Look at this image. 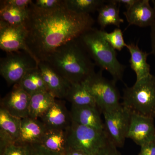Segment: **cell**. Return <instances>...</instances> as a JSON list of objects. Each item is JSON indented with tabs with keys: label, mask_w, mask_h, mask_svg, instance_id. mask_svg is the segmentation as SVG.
I'll return each mask as SVG.
<instances>
[{
	"label": "cell",
	"mask_w": 155,
	"mask_h": 155,
	"mask_svg": "<svg viewBox=\"0 0 155 155\" xmlns=\"http://www.w3.org/2000/svg\"><path fill=\"white\" fill-rule=\"evenodd\" d=\"M69 113L72 122L97 130H105L101 112L97 107L72 105Z\"/></svg>",
	"instance_id": "9a60e30c"
},
{
	"label": "cell",
	"mask_w": 155,
	"mask_h": 155,
	"mask_svg": "<svg viewBox=\"0 0 155 155\" xmlns=\"http://www.w3.org/2000/svg\"><path fill=\"white\" fill-rule=\"evenodd\" d=\"M47 62L70 84L82 83L95 73V64L79 38L58 48L48 58Z\"/></svg>",
	"instance_id": "7a4b0ae2"
},
{
	"label": "cell",
	"mask_w": 155,
	"mask_h": 155,
	"mask_svg": "<svg viewBox=\"0 0 155 155\" xmlns=\"http://www.w3.org/2000/svg\"><path fill=\"white\" fill-rule=\"evenodd\" d=\"M64 0H36L33 3L37 7L43 10H49L56 8L62 5Z\"/></svg>",
	"instance_id": "f1b7e54d"
},
{
	"label": "cell",
	"mask_w": 155,
	"mask_h": 155,
	"mask_svg": "<svg viewBox=\"0 0 155 155\" xmlns=\"http://www.w3.org/2000/svg\"><path fill=\"white\" fill-rule=\"evenodd\" d=\"M96 155H122L118 149L109 139L107 144L101 149Z\"/></svg>",
	"instance_id": "4dcf8cb0"
},
{
	"label": "cell",
	"mask_w": 155,
	"mask_h": 155,
	"mask_svg": "<svg viewBox=\"0 0 155 155\" xmlns=\"http://www.w3.org/2000/svg\"><path fill=\"white\" fill-rule=\"evenodd\" d=\"M65 99L69 101L72 105L97 107L93 97L82 83L71 84Z\"/></svg>",
	"instance_id": "7402d4cb"
},
{
	"label": "cell",
	"mask_w": 155,
	"mask_h": 155,
	"mask_svg": "<svg viewBox=\"0 0 155 155\" xmlns=\"http://www.w3.org/2000/svg\"><path fill=\"white\" fill-rule=\"evenodd\" d=\"M122 107L130 114L155 119V76L151 74L123 90Z\"/></svg>",
	"instance_id": "277c9868"
},
{
	"label": "cell",
	"mask_w": 155,
	"mask_h": 155,
	"mask_svg": "<svg viewBox=\"0 0 155 155\" xmlns=\"http://www.w3.org/2000/svg\"><path fill=\"white\" fill-rule=\"evenodd\" d=\"M0 155H27L25 145L13 143L6 147Z\"/></svg>",
	"instance_id": "83f0119b"
},
{
	"label": "cell",
	"mask_w": 155,
	"mask_h": 155,
	"mask_svg": "<svg viewBox=\"0 0 155 155\" xmlns=\"http://www.w3.org/2000/svg\"><path fill=\"white\" fill-rule=\"evenodd\" d=\"M31 95L19 83L14 84L13 89L1 101V107L12 116L20 119L29 117Z\"/></svg>",
	"instance_id": "30bf717a"
},
{
	"label": "cell",
	"mask_w": 155,
	"mask_h": 155,
	"mask_svg": "<svg viewBox=\"0 0 155 155\" xmlns=\"http://www.w3.org/2000/svg\"><path fill=\"white\" fill-rule=\"evenodd\" d=\"M26 37L24 25L12 26L0 23V48L6 52L23 51L33 57L26 45Z\"/></svg>",
	"instance_id": "9c48e42d"
},
{
	"label": "cell",
	"mask_w": 155,
	"mask_h": 155,
	"mask_svg": "<svg viewBox=\"0 0 155 155\" xmlns=\"http://www.w3.org/2000/svg\"><path fill=\"white\" fill-rule=\"evenodd\" d=\"M102 114L105 131L108 139L118 148L122 147L127 138L130 113L122 105L116 110Z\"/></svg>",
	"instance_id": "ba28073f"
},
{
	"label": "cell",
	"mask_w": 155,
	"mask_h": 155,
	"mask_svg": "<svg viewBox=\"0 0 155 155\" xmlns=\"http://www.w3.org/2000/svg\"><path fill=\"white\" fill-rule=\"evenodd\" d=\"M64 155H88L82 151L68 147Z\"/></svg>",
	"instance_id": "836d02e7"
},
{
	"label": "cell",
	"mask_w": 155,
	"mask_h": 155,
	"mask_svg": "<svg viewBox=\"0 0 155 155\" xmlns=\"http://www.w3.org/2000/svg\"><path fill=\"white\" fill-rule=\"evenodd\" d=\"M79 39L95 65L107 71L116 82L122 81L126 67L119 62L116 50L103 37L101 30L92 28Z\"/></svg>",
	"instance_id": "3957f363"
},
{
	"label": "cell",
	"mask_w": 155,
	"mask_h": 155,
	"mask_svg": "<svg viewBox=\"0 0 155 155\" xmlns=\"http://www.w3.org/2000/svg\"><path fill=\"white\" fill-rule=\"evenodd\" d=\"M40 119L47 129H67L72 122L65 103L60 100L56 99Z\"/></svg>",
	"instance_id": "5bb4252c"
},
{
	"label": "cell",
	"mask_w": 155,
	"mask_h": 155,
	"mask_svg": "<svg viewBox=\"0 0 155 155\" xmlns=\"http://www.w3.org/2000/svg\"><path fill=\"white\" fill-rule=\"evenodd\" d=\"M154 7L150 5L149 0H137L136 2L123 13L128 26L148 27L155 22V2L152 1Z\"/></svg>",
	"instance_id": "7c38bea8"
},
{
	"label": "cell",
	"mask_w": 155,
	"mask_h": 155,
	"mask_svg": "<svg viewBox=\"0 0 155 155\" xmlns=\"http://www.w3.org/2000/svg\"><path fill=\"white\" fill-rule=\"evenodd\" d=\"M140 147L138 155H155V140Z\"/></svg>",
	"instance_id": "1f68e13d"
},
{
	"label": "cell",
	"mask_w": 155,
	"mask_h": 155,
	"mask_svg": "<svg viewBox=\"0 0 155 155\" xmlns=\"http://www.w3.org/2000/svg\"><path fill=\"white\" fill-rule=\"evenodd\" d=\"M56 99V98L48 91L38 92L31 95L29 117L34 119H40Z\"/></svg>",
	"instance_id": "44dd1931"
},
{
	"label": "cell",
	"mask_w": 155,
	"mask_h": 155,
	"mask_svg": "<svg viewBox=\"0 0 155 155\" xmlns=\"http://www.w3.org/2000/svg\"><path fill=\"white\" fill-rule=\"evenodd\" d=\"M28 8H18L11 6L0 8V23L9 25H23L28 19Z\"/></svg>",
	"instance_id": "603a6c76"
},
{
	"label": "cell",
	"mask_w": 155,
	"mask_h": 155,
	"mask_svg": "<svg viewBox=\"0 0 155 155\" xmlns=\"http://www.w3.org/2000/svg\"><path fill=\"white\" fill-rule=\"evenodd\" d=\"M38 67L48 91L56 98L65 99L71 84L47 62H39Z\"/></svg>",
	"instance_id": "4fadbf2b"
},
{
	"label": "cell",
	"mask_w": 155,
	"mask_h": 155,
	"mask_svg": "<svg viewBox=\"0 0 155 155\" xmlns=\"http://www.w3.org/2000/svg\"><path fill=\"white\" fill-rule=\"evenodd\" d=\"M47 128L41 120L30 117L21 119L20 136L17 143H41Z\"/></svg>",
	"instance_id": "2e32d148"
},
{
	"label": "cell",
	"mask_w": 155,
	"mask_h": 155,
	"mask_svg": "<svg viewBox=\"0 0 155 155\" xmlns=\"http://www.w3.org/2000/svg\"><path fill=\"white\" fill-rule=\"evenodd\" d=\"M101 31L103 37L114 49L121 51L126 47L127 44L125 42L123 32L120 28H116L110 32Z\"/></svg>",
	"instance_id": "484cf974"
},
{
	"label": "cell",
	"mask_w": 155,
	"mask_h": 155,
	"mask_svg": "<svg viewBox=\"0 0 155 155\" xmlns=\"http://www.w3.org/2000/svg\"><path fill=\"white\" fill-rule=\"evenodd\" d=\"M103 70L95 72L83 83L95 101L101 113L114 110L120 107L121 96L116 81L109 80L103 75Z\"/></svg>",
	"instance_id": "5b68a950"
},
{
	"label": "cell",
	"mask_w": 155,
	"mask_h": 155,
	"mask_svg": "<svg viewBox=\"0 0 155 155\" xmlns=\"http://www.w3.org/2000/svg\"><path fill=\"white\" fill-rule=\"evenodd\" d=\"M27 155H58L46 148L41 143L25 145Z\"/></svg>",
	"instance_id": "4316f807"
},
{
	"label": "cell",
	"mask_w": 155,
	"mask_h": 155,
	"mask_svg": "<svg viewBox=\"0 0 155 155\" xmlns=\"http://www.w3.org/2000/svg\"><path fill=\"white\" fill-rule=\"evenodd\" d=\"M19 84L30 95L38 92L48 91L38 67L26 72Z\"/></svg>",
	"instance_id": "cb8c5ba5"
},
{
	"label": "cell",
	"mask_w": 155,
	"mask_h": 155,
	"mask_svg": "<svg viewBox=\"0 0 155 155\" xmlns=\"http://www.w3.org/2000/svg\"><path fill=\"white\" fill-rule=\"evenodd\" d=\"M114 1L115 2L119 4L120 5H123L125 6L127 9L133 5L136 2L137 0H114Z\"/></svg>",
	"instance_id": "e575fe53"
},
{
	"label": "cell",
	"mask_w": 155,
	"mask_h": 155,
	"mask_svg": "<svg viewBox=\"0 0 155 155\" xmlns=\"http://www.w3.org/2000/svg\"><path fill=\"white\" fill-rule=\"evenodd\" d=\"M120 6L114 0H108L99 9L97 21L101 30L104 31L105 28L110 25L119 28L121 24L124 22L119 14Z\"/></svg>",
	"instance_id": "ffe728a7"
},
{
	"label": "cell",
	"mask_w": 155,
	"mask_h": 155,
	"mask_svg": "<svg viewBox=\"0 0 155 155\" xmlns=\"http://www.w3.org/2000/svg\"><path fill=\"white\" fill-rule=\"evenodd\" d=\"M126 48L130 54L129 60L131 69L135 72L136 81L150 75V66L147 63V58L150 55L148 53L140 49L138 44L134 43L127 44Z\"/></svg>",
	"instance_id": "e0dca14e"
},
{
	"label": "cell",
	"mask_w": 155,
	"mask_h": 155,
	"mask_svg": "<svg viewBox=\"0 0 155 155\" xmlns=\"http://www.w3.org/2000/svg\"><path fill=\"white\" fill-rule=\"evenodd\" d=\"M154 119L130 114L127 138L139 146L155 140Z\"/></svg>",
	"instance_id": "8fae6325"
},
{
	"label": "cell",
	"mask_w": 155,
	"mask_h": 155,
	"mask_svg": "<svg viewBox=\"0 0 155 155\" xmlns=\"http://www.w3.org/2000/svg\"><path fill=\"white\" fill-rule=\"evenodd\" d=\"M21 119L0 108V137L17 143L20 136Z\"/></svg>",
	"instance_id": "d6986e66"
},
{
	"label": "cell",
	"mask_w": 155,
	"mask_h": 155,
	"mask_svg": "<svg viewBox=\"0 0 155 155\" xmlns=\"http://www.w3.org/2000/svg\"><path fill=\"white\" fill-rule=\"evenodd\" d=\"M38 67V63L25 51L8 53L0 61V74L9 85L20 82L26 72Z\"/></svg>",
	"instance_id": "52a82bcc"
},
{
	"label": "cell",
	"mask_w": 155,
	"mask_h": 155,
	"mask_svg": "<svg viewBox=\"0 0 155 155\" xmlns=\"http://www.w3.org/2000/svg\"><path fill=\"white\" fill-rule=\"evenodd\" d=\"M24 25L26 44L39 63L45 62L58 48L79 38L93 28L94 20L90 14H79L69 10L65 3L51 10L39 8L33 2Z\"/></svg>",
	"instance_id": "6da1fadb"
},
{
	"label": "cell",
	"mask_w": 155,
	"mask_h": 155,
	"mask_svg": "<svg viewBox=\"0 0 155 155\" xmlns=\"http://www.w3.org/2000/svg\"><path fill=\"white\" fill-rule=\"evenodd\" d=\"M31 0H4L1 1L0 7L11 6L18 8H28L32 4Z\"/></svg>",
	"instance_id": "f546056e"
},
{
	"label": "cell",
	"mask_w": 155,
	"mask_h": 155,
	"mask_svg": "<svg viewBox=\"0 0 155 155\" xmlns=\"http://www.w3.org/2000/svg\"><path fill=\"white\" fill-rule=\"evenodd\" d=\"M109 140L105 130L101 131L72 122L68 129V147L96 155Z\"/></svg>",
	"instance_id": "8992f818"
},
{
	"label": "cell",
	"mask_w": 155,
	"mask_h": 155,
	"mask_svg": "<svg viewBox=\"0 0 155 155\" xmlns=\"http://www.w3.org/2000/svg\"><path fill=\"white\" fill-rule=\"evenodd\" d=\"M151 46V53L155 57V22L150 27Z\"/></svg>",
	"instance_id": "d6a6232c"
},
{
	"label": "cell",
	"mask_w": 155,
	"mask_h": 155,
	"mask_svg": "<svg viewBox=\"0 0 155 155\" xmlns=\"http://www.w3.org/2000/svg\"><path fill=\"white\" fill-rule=\"evenodd\" d=\"M68 129H47L41 144L52 152L64 155L68 148Z\"/></svg>",
	"instance_id": "ac0fdd59"
},
{
	"label": "cell",
	"mask_w": 155,
	"mask_h": 155,
	"mask_svg": "<svg viewBox=\"0 0 155 155\" xmlns=\"http://www.w3.org/2000/svg\"><path fill=\"white\" fill-rule=\"evenodd\" d=\"M106 0H65L67 8L79 14H90L98 11Z\"/></svg>",
	"instance_id": "d4e9b609"
}]
</instances>
